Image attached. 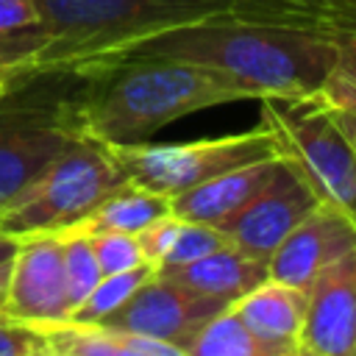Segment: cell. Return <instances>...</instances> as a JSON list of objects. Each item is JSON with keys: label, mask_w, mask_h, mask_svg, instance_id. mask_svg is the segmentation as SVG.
Here are the masks:
<instances>
[{"label": "cell", "mask_w": 356, "mask_h": 356, "mask_svg": "<svg viewBox=\"0 0 356 356\" xmlns=\"http://www.w3.org/2000/svg\"><path fill=\"white\" fill-rule=\"evenodd\" d=\"M131 56L175 58L206 67L245 86L256 100L309 97L320 92L337 58V39L217 14L150 36L117 58Z\"/></svg>", "instance_id": "cell-1"}, {"label": "cell", "mask_w": 356, "mask_h": 356, "mask_svg": "<svg viewBox=\"0 0 356 356\" xmlns=\"http://www.w3.org/2000/svg\"><path fill=\"white\" fill-rule=\"evenodd\" d=\"M81 75L78 128L103 145L147 142L150 134L186 114L256 100L231 78L175 58H114Z\"/></svg>", "instance_id": "cell-2"}, {"label": "cell", "mask_w": 356, "mask_h": 356, "mask_svg": "<svg viewBox=\"0 0 356 356\" xmlns=\"http://www.w3.org/2000/svg\"><path fill=\"white\" fill-rule=\"evenodd\" d=\"M44 47L33 70H72L106 64L134 44L170 28L228 14L234 0H33Z\"/></svg>", "instance_id": "cell-3"}, {"label": "cell", "mask_w": 356, "mask_h": 356, "mask_svg": "<svg viewBox=\"0 0 356 356\" xmlns=\"http://www.w3.org/2000/svg\"><path fill=\"white\" fill-rule=\"evenodd\" d=\"M83 75L28 70L0 83V211L81 134Z\"/></svg>", "instance_id": "cell-4"}, {"label": "cell", "mask_w": 356, "mask_h": 356, "mask_svg": "<svg viewBox=\"0 0 356 356\" xmlns=\"http://www.w3.org/2000/svg\"><path fill=\"white\" fill-rule=\"evenodd\" d=\"M259 122L267 125L278 156L300 175L314 197L356 225V150L317 97H261Z\"/></svg>", "instance_id": "cell-5"}, {"label": "cell", "mask_w": 356, "mask_h": 356, "mask_svg": "<svg viewBox=\"0 0 356 356\" xmlns=\"http://www.w3.org/2000/svg\"><path fill=\"white\" fill-rule=\"evenodd\" d=\"M125 181L108 145L78 136L0 211V234L17 239L75 225Z\"/></svg>", "instance_id": "cell-6"}, {"label": "cell", "mask_w": 356, "mask_h": 356, "mask_svg": "<svg viewBox=\"0 0 356 356\" xmlns=\"http://www.w3.org/2000/svg\"><path fill=\"white\" fill-rule=\"evenodd\" d=\"M125 178L136 186L172 197L192 189L220 172L234 167L278 156V145L267 125L256 122L250 131L195 139V142H167V145H108Z\"/></svg>", "instance_id": "cell-7"}, {"label": "cell", "mask_w": 356, "mask_h": 356, "mask_svg": "<svg viewBox=\"0 0 356 356\" xmlns=\"http://www.w3.org/2000/svg\"><path fill=\"white\" fill-rule=\"evenodd\" d=\"M0 317L39 328L70 320L64 250L58 231L17 236Z\"/></svg>", "instance_id": "cell-8"}, {"label": "cell", "mask_w": 356, "mask_h": 356, "mask_svg": "<svg viewBox=\"0 0 356 356\" xmlns=\"http://www.w3.org/2000/svg\"><path fill=\"white\" fill-rule=\"evenodd\" d=\"M222 309H228V303L197 295L181 286L178 281L153 273L114 314H108L100 323L150 339H161L184 350L186 342L200 331V325L209 323Z\"/></svg>", "instance_id": "cell-9"}, {"label": "cell", "mask_w": 356, "mask_h": 356, "mask_svg": "<svg viewBox=\"0 0 356 356\" xmlns=\"http://www.w3.org/2000/svg\"><path fill=\"white\" fill-rule=\"evenodd\" d=\"M281 159V156H278ZM320 200L314 192L300 181V175L281 159L275 175L234 214L228 217L220 231L225 234L228 245L236 250L267 261L281 239L317 206Z\"/></svg>", "instance_id": "cell-10"}, {"label": "cell", "mask_w": 356, "mask_h": 356, "mask_svg": "<svg viewBox=\"0 0 356 356\" xmlns=\"http://www.w3.org/2000/svg\"><path fill=\"white\" fill-rule=\"evenodd\" d=\"M300 348L317 356H353L356 348V245L325 264L306 289Z\"/></svg>", "instance_id": "cell-11"}, {"label": "cell", "mask_w": 356, "mask_h": 356, "mask_svg": "<svg viewBox=\"0 0 356 356\" xmlns=\"http://www.w3.org/2000/svg\"><path fill=\"white\" fill-rule=\"evenodd\" d=\"M356 245V225L337 209L317 203L267 259V278L306 292L317 273Z\"/></svg>", "instance_id": "cell-12"}, {"label": "cell", "mask_w": 356, "mask_h": 356, "mask_svg": "<svg viewBox=\"0 0 356 356\" xmlns=\"http://www.w3.org/2000/svg\"><path fill=\"white\" fill-rule=\"evenodd\" d=\"M281 159H259L228 172H220L192 189H184L170 197V211L181 220L206 222L220 228L228 217H234L278 170Z\"/></svg>", "instance_id": "cell-13"}, {"label": "cell", "mask_w": 356, "mask_h": 356, "mask_svg": "<svg viewBox=\"0 0 356 356\" xmlns=\"http://www.w3.org/2000/svg\"><path fill=\"white\" fill-rule=\"evenodd\" d=\"M172 281H178L181 286L206 295V298H217L222 303H236L242 295H248L250 289H256L261 281H267V261L253 259L242 250H236L234 245H225L197 261L172 267V270H156Z\"/></svg>", "instance_id": "cell-14"}, {"label": "cell", "mask_w": 356, "mask_h": 356, "mask_svg": "<svg viewBox=\"0 0 356 356\" xmlns=\"http://www.w3.org/2000/svg\"><path fill=\"white\" fill-rule=\"evenodd\" d=\"M231 309L267 345H275V348H284V350H298L300 348L306 292L267 278L256 289L242 295L236 303H231Z\"/></svg>", "instance_id": "cell-15"}, {"label": "cell", "mask_w": 356, "mask_h": 356, "mask_svg": "<svg viewBox=\"0 0 356 356\" xmlns=\"http://www.w3.org/2000/svg\"><path fill=\"white\" fill-rule=\"evenodd\" d=\"M231 17L312 31L328 39L356 33V0H234Z\"/></svg>", "instance_id": "cell-16"}, {"label": "cell", "mask_w": 356, "mask_h": 356, "mask_svg": "<svg viewBox=\"0 0 356 356\" xmlns=\"http://www.w3.org/2000/svg\"><path fill=\"white\" fill-rule=\"evenodd\" d=\"M50 356H184L181 348L103 323L44 325Z\"/></svg>", "instance_id": "cell-17"}, {"label": "cell", "mask_w": 356, "mask_h": 356, "mask_svg": "<svg viewBox=\"0 0 356 356\" xmlns=\"http://www.w3.org/2000/svg\"><path fill=\"white\" fill-rule=\"evenodd\" d=\"M164 214H172L170 211V197L125 181L122 186H117L106 200H100L75 225H81L86 231H125V234H136V231H142L145 225H150L153 220H159Z\"/></svg>", "instance_id": "cell-18"}, {"label": "cell", "mask_w": 356, "mask_h": 356, "mask_svg": "<svg viewBox=\"0 0 356 356\" xmlns=\"http://www.w3.org/2000/svg\"><path fill=\"white\" fill-rule=\"evenodd\" d=\"M44 28L33 0H0V81L33 70Z\"/></svg>", "instance_id": "cell-19"}, {"label": "cell", "mask_w": 356, "mask_h": 356, "mask_svg": "<svg viewBox=\"0 0 356 356\" xmlns=\"http://www.w3.org/2000/svg\"><path fill=\"white\" fill-rule=\"evenodd\" d=\"M295 350H284L259 339L242 317L228 306L214 314L200 331L186 342L184 356H289Z\"/></svg>", "instance_id": "cell-20"}, {"label": "cell", "mask_w": 356, "mask_h": 356, "mask_svg": "<svg viewBox=\"0 0 356 356\" xmlns=\"http://www.w3.org/2000/svg\"><path fill=\"white\" fill-rule=\"evenodd\" d=\"M153 273H156V267L139 264V267H134V270L100 275V281L95 284V289L72 309L70 320H72V323H100V320H106V317L114 314Z\"/></svg>", "instance_id": "cell-21"}, {"label": "cell", "mask_w": 356, "mask_h": 356, "mask_svg": "<svg viewBox=\"0 0 356 356\" xmlns=\"http://www.w3.org/2000/svg\"><path fill=\"white\" fill-rule=\"evenodd\" d=\"M61 250H64V275H67V298H70V314L72 309L95 289L100 281V267L92 250V236L81 225H67L58 231Z\"/></svg>", "instance_id": "cell-22"}, {"label": "cell", "mask_w": 356, "mask_h": 356, "mask_svg": "<svg viewBox=\"0 0 356 356\" xmlns=\"http://www.w3.org/2000/svg\"><path fill=\"white\" fill-rule=\"evenodd\" d=\"M317 97L331 108L356 111V33L337 39V58Z\"/></svg>", "instance_id": "cell-23"}, {"label": "cell", "mask_w": 356, "mask_h": 356, "mask_svg": "<svg viewBox=\"0 0 356 356\" xmlns=\"http://www.w3.org/2000/svg\"><path fill=\"white\" fill-rule=\"evenodd\" d=\"M228 239L220 228L214 225H206V222H192V220H181L178 225V234H175V242L167 253V259L161 261L159 270H172V267H181V264H189V261H197L220 248H225Z\"/></svg>", "instance_id": "cell-24"}, {"label": "cell", "mask_w": 356, "mask_h": 356, "mask_svg": "<svg viewBox=\"0 0 356 356\" xmlns=\"http://www.w3.org/2000/svg\"><path fill=\"white\" fill-rule=\"evenodd\" d=\"M89 236H92V250H95L100 275H111V273H122V270H134V267L145 264V256L139 250L136 234H125V231H89Z\"/></svg>", "instance_id": "cell-25"}, {"label": "cell", "mask_w": 356, "mask_h": 356, "mask_svg": "<svg viewBox=\"0 0 356 356\" xmlns=\"http://www.w3.org/2000/svg\"><path fill=\"white\" fill-rule=\"evenodd\" d=\"M0 356H50L44 328L0 317Z\"/></svg>", "instance_id": "cell-26"}, {"label": "cell", "mask_w": 356, "mask_h": 356, "mask_svg": "<svg viewBox=\"0 0 356 356\" xmlns=\"http://www.w3.org/2000/svg\"><path fill=\"white\" fill-rule=\"evenodd\" d=\"M178 225H181V217L164 214V217L153 220L150 225H145L142 231H136V242H139V250L145 256V264H150L156 270L161 267V261L167 259V253L175 242Z\"/></svg>", "instance_id": "cell-27"}, {"label": "cell", "mask_w": 356, "mask_h": 356, "mask_svg": "<svg viewBox=\"0 0 356 356\" xmlns=\"http://www.w3.org/2000/svg\"><path fill=\"white\" fill-rule=\"evenodd\" d=\"M331 108V106H328ZM331 114H334V120H337V125L342 128V134L348 136V142L353 145V150H356V111H345V108H331Z\"/></svg>", "instance_id": "cell-28"}, {"label": "cell", "mask_w": 356, "mask_h": 356, "mask_svg": "<svg viewBox=\"0 0 356 356\" xmlns=\"http://www.w3.org/2000/svg\"><path fill=\"white\" fill-rule=\"evenodd\" d=\"M14 248H17V239L0 234V261H3V259H11V256H14Z\"/></svg>", "instance_id": "cell-29"}, {"label": "cell", "mask_w": 356, "mask_h": 356, "mask_svg": "<svg viewBox=\"0 0 356 356\" xmlns=\"http://www.w3.org/2000/svg\"><path fill=\"white\" fill-rule=\"evenodd\" d=\"M8 273H11V259H3V261H0V303H3V295H6Z\"/></svg>", "instance_id": "cell-30"}, {"label": "cell", "mask_w": 356, "mask_h": 356, "mask_svg": "<svg viewBox=\"0 0 356 356\" xmlns=\"http://www.w3.org/2000/svg\"><path fill=\"white\" fill-rule=\"evenodd\" d=\"M289 356H317V353H312V350H303V348H298L295 353H289Z\"/></svg>", "instance_id": "cell-31"}, {"label": "cell", "mask_w": 356, "mask_h": 356, "mask_svg": "<svg viewBox=\"0 0 356 356\" xmlns=\"http://www.w3.org/2000/svg\"><path fill=\"white\" fill-rule=\"evenodd\" d=\"M353 356H356V348H353Z\"/></svg>", "instance_id": "cell-32"}, {"label": "cell", "mask_w": 356, "mask_h": 356, "mask_svg": "<svg viewBox=\"0 0 356 356\" xmlns=\"http://www.w3.org/2000/svg\"><path fill=\"white\" fill-rule=\"evenodd\" d=\"M0 83H3V81H0Z\"/></svg>", "instance_id": "cell-33"}]
</instances>
